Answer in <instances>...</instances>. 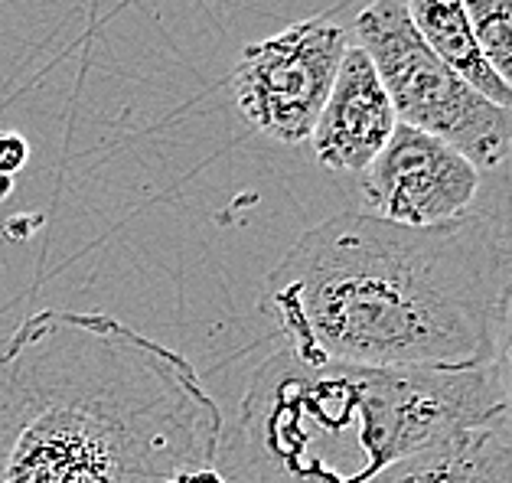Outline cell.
<instances>
[{
    "instance_id": "1",
    "label": "cell",
    "mask_w": 512,
    "mask_h": 483,
    "mask_svg": "<svg viewBox=\"0 0 512 483\" xmlns=\"http://www.w3.org/2000/svg\"><path fill=\"white\" fill-rule=\"evenodd\" d=\"M219 402L183 353L98 311L0 343V483H170L216 467Z\"/></svg>"
},
{
    "instance_id": "2",
    "label": "cell",
    "mask_w": 512,
    "mask_h": 483,
    "mask_svg": "<svg viewBox=\"0 0 512 483\" xmlns=\"http://www.w3.org/2000/svg\"><path fill=\"white\" fill-rule=\"evenodd\" d=\"M509 265L493 219L415 229L340 213L274 265L261 307L310 363L477 369L490 366Z\"/></svg>"
},
{
    "instance_id": "3",
    "label": "cell",
    "mask_w": 512,
    "mask_h": 483,
    "mask_svg": "<svg viewBox=\"0 0 512 483\" xmlns=\"http://www.w3.org/2000/svg\"><path fill=\"white\" fill-rule=\"evenodd\" d=\"M499 421L490 366L372 369L271 353L222 428L229 483H369L431 444Z\"/></svg>"
},
{
    "instance_id": "4",
    "label": "cell",
    "mask_w": 512,
    "mask_h": 483,
    "mask_svg": "<svg viewBox=\"0 0 512 483\" xmlns=\"http://www.w3.org/2000/svg\"><path fill=\"white\" fill-rule=\"evenodd\" d=\"M356 46L376 66L398 125L441 138L477 170L512 154V108L493 105L441 63L411 27L402 0H372L353 23Z\"/></svg>"
},
{
    "instance_id": "5",
    "label": "cell",
    "mask_w": 512,
    "mask_h": 483,
    "mask_svg": "<svg viewBox=\"0 0 512 483\" xmlns=\"http://www.w3.org/2000/svg\"><path fill=\"white\" fill-rule=\"evenodd\" d=\"M346 49L349 33L323 17L291 23L281 33L248 43L232 72L242 118L271 141H307Z\"/></svg>"
},
{
    "instance_id": "6",
    "label": "cell",
    "mask_w": 512,
    "mask_h": 483,
    "mask_svg": "<svg viewBox=\"0 0 512 483\" xmlns=\"http://www.w3.org/2000/svg\"><path fill=\"white\" fill-rule=\"evenodd\" d=\"M480 170L441 138L395 125L389 144L362 170L366 213L398 226H444L470 213Z\"/></svg>"
},
{
    "instance_id": "7",
    "label": "cell",
    "mask_w": 512,
    "mask_h": 483,
    "mask_svg": "<svg viewBox=\"0 0 512 483\" xmlns=\"http://www.w3.org/2000/svg\"><path fill=\"white\" fill-rule=\"evenodd\" d=\"M395 108L376 66L359 46H349L323 111L310 131V147L320 167L362 173L395 131Z\"/></svg>"
},
{
    "instance_id": "8",
    "label": "cell",
    "mask_w": 512,
    "mask_h": 483,
    "mask_svg": "<svg viewBox=\"0 0 512 483\" xmlns=\"http://www.w3.org/2000/svg\"><path fill=\"white\" fill-rule=\"evenodd\" d=\"M369 483H512V441L493 421L402 457Z\"/></svg>"
},
{
    "instance_id": "9",
    "label": "cell",
    "mask_w": 512,
    "mask_h": 483,
    "mask_svg": "<svg viewBox=\"0 0 512 483\" xmlns=\"http://www.w3.org/2000/svg\"><path fill=\"white\" fill-rule=\"evenodd\" d=\"M405 10L411 27L441 63L451 66L473 92L490 98L493 105L512 108V89H506L483 63L464 0H408Z\"/></svg>"
},
{
    "instance_id": "10",
    "label": "cell",
    "mask_w": 512,
    "mask_h": 483,
    "mask_svg": "<svg viewBox=\"0 0 512 483\" xmlns=\"http://www.w3.org/2000/svg\"><path fill=\"white\" fill-rule=\"evenodd\" d=\"M483 63L512 89V0H464Z\"/></svg>"
},
{
    "instance_id": "11",
    "label": "cell",
    "mask_w": 512,
    "mask_h": 483,
    "mask_svg": "<svg viewBox=\"0 0 512 483\" xmlns=\"http://www.w3.org/2000/svg\"><path fill=\"white\" fill-rule=\"evenodd\" d=\"M490 376L499 395V428L512 441V265L506 271L503 297L493 324V353H490Z\"/></svg>"
},
{
    "instance_id": "12",
    "label": "cell",
    "mask_w": 512,
    "mask_h": 483,
    "mask_svg": "<svg viewBox=\"0 0 512 483\" xmlns=\"http://www.w3.org/2000/svg\"><path fill=\"white\" fill-rule=\"evenodd\" d=\"M27 157H30V147L20 134H10V131L0 134V177L17 173L23 164H27Z\"/></svg>"
},
{
    "instance_id": "13",
    "label": "cell",
    "mask_w": 512,
    "mask_h": 483,
    "mask_svg": "<svg viewBox=\"0 0 512 483\" xmlns=\"http://www.w3.org/2000/svg\"><path fill=\"white\" fill-rule=\"evenodd\" d=\"M170 483H229L219 474L216 467H203V470H186V474H177Z\"/></svg>"
}]
</instances>
